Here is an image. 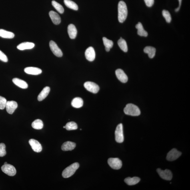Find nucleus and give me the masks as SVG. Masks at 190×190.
<instances>
[{"label":"nucleus","mask_w":190,"mask_h":190,"mask_svg":"<svg viewBox=\"0 0 190 190\" xmlns=\"http://www.w3.org/2000/svg\"><path fill=\"white\" fill-rule=\"evenodd\" d=\"M49 15L52 21L54 24L56 25H58L61 22V17L60 16L55 12L51 11L49 12Z\"/></svg>","instance_id":"nucleus-16"},{"label":"nucleus","mask_w":190,"mask_h":190,"mask_svg":"<svg viewBox=\"0 0 190 190\" xmlns=\"http://www.w3.org/2000/svg\"><path fill=\"white\" fill-rule=\"evenodd\" d=\"M7 102V101L5 98L0 96V110L5 109Z\"/></svg>","instance_id":"nucleus-35"},{"label":"nucleus","mask_w":190,"mask_h":190,"mask_svg":"<svg viewBox=\"0 0 190 190\" xmlns=\"http://www.w3.org/2000/svg\"><path fill=\"white\" fill-rule=\"evenodd\" d=\"M14 83L17 86L22 89H27L28 87L27 83L25 81L17 78H15L13 80Z\"/></svg>","instance_id":"nucleus-21"},{"label":"nucleus","mask_w":190,"mask_h":190,"mask_svg":"<svg viewBox=\"0 0 190 190\" xmlns=\"http://www.w3.org/2000/svg\"><path fill=\"white\" fill-rule=\"evenodd\" d=\"M29 143L31 145L32 149L37 153H39L42 151V147L39 142L36 140L31 139L29 141Z\"/></svg>","instance_id":"nucleus-13"},{"label":"nucleus","mask_w":190,"mask_h":190,"mask_svg":"<svg viewBox=\"0 0 190 190\" xmlns=\"http://www.w3.org/2000/svg\"><path fill=\"white\" fill-rule=\"evenodd\" d=\"M144 51L145 53L148 54L150 58L152 59L155 56L156 49L153 47L147 46L145 48Z\"/></svg>","instance_id":"nucleus-26"},{"label":"nucleus","mask_w":190,"mask_h":190,"mask_svg":"<svg viewBox=\"0 0 190 190\" xmlns=\"http://www.w3.org/2000/svg\"><path fill=\"white\" fill-rule=\"evenodd\" d=\"M0 37L5 39H11L15 37V34L11 32L0 29Z\"/></svg>","instance_id":"nucleus-25"},{"label":"nucleus","mask_w":190,"mask_h":190,"mask_svg":"<svg viewBox=\"0 0 190 190\" xmlns=\"http://www.w3.org/2000/svg\"><path fill=\"white\" fill-rule=\"evenodd\" d=\"M136 28L137 29L138 34L141 37H147L148 35L147 32L143 28L141 22H139L136 26Z\"/></svg>","instance_id":"nucleus-23"},{"label":"nucleus","mask_w":190,"mask_h":190,"mask_svg":"<svg viewBox=\"0 0 190 190\" xmlns=\"http://www.w3.org/2000/svg\"><path fill=\"white\" fill-rule=\"evenodd\" d=\"M83 100L79 97L75 98L72 101V106L75 108H80L83 107Z\"/></svg>","instance_id":"nucleus-22"},{"label":"nucleus","mask_w":190,"mask_h":190,"mask_svg":"<svg viewBox=\"0 0 190 190\" xmlns=\"http://www.w3.org/2000/svg\"><path fill=\"white\" fill-rule=\"evenodd\" d=\"M52 5L60 13H63L64 12L63 7L61 4L54 1H52Z\"/></svg>","instance_id":"nucleus-30"},{"label":"nucleus","mask_w":190,"mask_h":190,"mask_svg":"<svg viewBox=\"0 0 190 190\" xmlns=\"http://www.w3.org/2000/svg\"><path fill=\"white\" fill-rule=\"evenodd\" d=\"M35 47V44L29 42H25L20 44L17 46V48L21 51L33 48Z\"/></svg>","instance_id":"nucleus-18"},{"label":"nucleus","mask_w":190,"mask_h":190,"mask_svg":"<svg viewBox=\"0 0 190 190\" xmlns=\"http://www.w3.org/2000/svg\"><path fill=\"white\" fill-rule=\"evenodd\" d=\"M79 167L78 163H74L66 168L62 173V176L65 178H68L72 176Z\"/></svg>","instance_id":"nucleus-3"},{"label":"nucleus","mask_w":190,"mask_h":190,"mask_svg":"<svg viewBox=\"0 0 190 190\" xmlns=\"http://www.w3.org/2000/svg\"><path fill=\"white\" fill-rule=\"evenodd\" d=\"M7 162H5L4 163V164H7Z\"/></svg>","instance_id":"nucleus-40"},{"label":"nucleus","mask_w":190,"mask_h":190,"mask_svg":"<svg viewBox=\"0 0 190 190\" xmlns=\"http://www.w3.org/2000/svg\"><path fill=\"white\" fill-rule=\"evenodd\" d=\"M32 127L34 129L37 130H41L43 128V121L40 119H37L32 123Z\"/></svg>","instance_id":"nucleus-29"},{"label":"nucleus","mask_w":190,"mask_h":190,"mask_svg":"<svg viewBox=\"0 0 190 190\" xmlns=\"http://www.w3.org/2000/svg\"><path fill=\"white\" fill-rule=\"evenodd\" d=\"M103 39L104 45L105 47L108 48L110 49L113 48V41L108 39L107 38L105 37H103Z\"/></svg>","instance_id":"nucleus-32"},{"label":"nucleus","mask_w":190,"mask_h":190,"mask_svg":"<svg viewBox=\"0 0 190 190\" xmlns=\"http://www.w3.org/2000/svg\"><path fill=\"white\" fill-rule=\"evenodd\" d=\"M118 44L120 48L125 52H127L128 51V48L127 43L125 39L121 37V39L118 41Z\"/></svg>","instance_id":"nucleus-28"},{"label":"nucleus","mask_w":190,"mask_h":190,"mask_svg":"<svg viewBox=\"0 0 190 190\" xmlns=\"http://www.w3.org/2000/svg\"><path fill=\"white\" fill-rule=\"evenodd\" d=\"M108 163L112 168L118 170L121 168L122 163L121 160L117 158H111L108 160Z\"/></svg>","instance_id":"nucleus-6"},{"label":"nucleus","mask_w":190,"mask_h":190,"mask_svg":"<svg viewBox=\"0 0 190 190\" xmlns=\"http://www.w3.org/2000/svg\"><path fill=\"white\" fill-rule=\"evenodd\" d=\"M110 49L109 48L105 47V50L106 51L109 52L110 51Z\"/></svg>","instance_id":"nucleus-39"},{"label":"nucleus","mask_w":190,"mask_h":190,"mask_svg":"<svg viewBox=\"0 0 190 190\" xmlns=\"http://www.w3.org/2000/svg\"><path fill=\"white\" fill-rule=\"evenodd\" d=\"M182 0H179V7H178L175 10V11L176 12L178 11L179 10L180 8V7H181V3H182Z\"/></svg>","instance_id":"nucleus-38"},{"label":"nucleus","mask_w":190,"mask_h":190,"mask_svg":"<svg viewBox=\"0 0 190 190\" xmlns=\"http://www.w3.org/2000/svg\"><path fill=\"white\" fill-rule=\"evenodd\" d=\"M77 125L75 122L71 121L68 123L65 126V128L67 130H73L77 129Z\"/></svg>","instance_id":"nucleus-31"},{"label":"nucleus","mask_w":190,"mask_h":190,"mask_svg":"<svg viewBox=\"0 0 190 190\" xmlns=\"http://www.w3.org/2000/svg\"><path fill=\"white\" fill-rule=\"evenodd\" d=\"M86 59L89 61H93L95 57V53L93 48L90 47L86 50L85 52Z\"/></svg>","instance_id":"nucleus-12"},{"label":"nucleus","mask_w":190,"mask_h":190,"mask_svg":"<svg viewBox=\"0 0 190 190\" xmlns=\"http://www.w3.org/2000/svg\"><path fill=\"white\" fill-rule=\"evenodd\" d=\"M140 181V179L139 177H128L124 180L125 183L129 186L134 185L137 184Z\"/></svg>","instance_id":"nucleus-24"},{"label":"nucleus","mask_w":190,"mask_h":190,"mask_svg":"<svg viewBox=\"0 0 190 190\" xmlns=\"http://www.w3.org/2000/svg\"><path fill=\"white\" fill-rule=\"evenodd\" d=\"M157 171L160 177L164 180L168 181L171 180L172 179V173L169 170L166 169L163 171L159 168L157 169Z\"/></svg>","instance_id":"nucleus-8"},{"label":"nucleus","mask_w":190,"mask_h":190,"mask_svg":"<svg viewBox=\"0 0 190 190\" xmlns=\"http://www.w3.org/2000/svg\"><path fill=\"white\" fill-rule=\"evenodd\" d=\"M84 86L87 91L93 93H97L99 90V86L91 81H87L84 84Z\"/></svg>","instance_id":"nucleus-7"},{"label":"nucleus","mask_w":190,"mask_h":190,"mask_svg":"<svg viewBox=\"0 0 190 190\" xmlns=\"http://www.w3.org/2000/svg\"><path fill=\"white\" fill-rule=\"evenodd\" d=\"M181 154V152L178 151L177 149H173L167 154V159L170 161H175L178 159Z\"/></svg>","instance_id":"nucleus-10"},{"label":"nucleus","mask_w":190,"mask_h":190,"mask_svg":"<svg viewBox=\"0 0 190 190\" xmlns=\"http://www.w3.org/2000/svg\"><path fill=\"white\" fill-rule=\"evenodd\" d=\"M64 2L66 6L69 8L77 10L78 9V7L77 4L71 0H64Z\"/></svg>","instance_id":"nucleus-27"},{"label":"nucleus","mask_w":190,"mask_h":190,"mask_svg":"<svg viewBox=\"0 0 190 190\" xmlns=\"http://www.w3.org/2000/svg\"><path fill=\"white\" fill-rule=\"evenodd\" d=\"M124 111L126 115L137 116L141 114V111L137 106L132 104H129L126 105Z\"/></svg>","instance_id":"nucleus-2"},{"label":"nucleus","mask_w":190,"mask_h":190,"mask_svg":"<svg viewBox=\"0 0 190 190\" xmlns=\"http://www.w3.org/2000/svg\"><path fill=\"white\" fill-rule=\"evenodd\" d=\"M115 139L118 143H123L124 141L123 126L122 124L118 125L115 132Z\"/></svg>","instance_id":"nucleus-4"},{"label":"nucleus","mask_w":190,"mask_h":190,"mask_svg":"<svg viewBox=\"0 0 190 190\" xmlns=\"http://www.w3.org/2000/svg\"><path fill=\"white\" fill-rule=\"evenodd\" d=\"M1 169L4 173L11 177L15 176L16 174V170L15 167L10 164H4Z\"/></svg>","instance_id":"nucleus-5"},{"label":"nucleus","mask_w":190,"mask_h":190,"mask_svg":"<svg viewBox=\"0 0 190 190\" xmlns=\"http://www.w3.org/2000/svg\"><path fill=\"white\" fill-rule=\"evenodd\" d=\"M25 72L29 75H38L41 74L42 70L37 67H28L24 69Z\"/></svg>","instance_id":"nucleus-15"},{"label":"nucleus","mask_w":190,"mask_h":190,"mask_svg":"<svg viewBox=\"0 0 190 190\" xmlns=\"http://www.w3.org/2000/svg\"><path fill=\"white\" fill-rule=\"evenodd\" d=\"M0 60L2 61L7 63L8 59L7 56L0 50Z\"/></svg>","instance_id":"nucleus-36"},{"label":"nucleus","mask_w":190,"mask_h":190,"mask_svg":"<svg viewBox=\"0 0 190 190\" xmlns=\"http://www.w3.org/2000/svg\"><path fill=\"white\" fill-rule=\"evenodd\" d=\"M49 46L54 55L57 56V57H61L63 56V53L61 50L55 42L53 41H50Z\"/></svg>","instance_id":"nucleus-9"},{"label":"nucleus","mask_w":190,"mask_h":190,"mask_svg":"<svg viewBox=\"0 0 190 190\" xmlns=\"http://www.w3.org/2000/svg\"><path fill=\"white\" fill-rule=\"evenodd\" d=\"M49 87L47 86L44 88L39 93L37 97L38 101H42L47 97L50 91Z\"/></svg>","instance_id":"nucleus-20"},{"label":"nucleus","mask_w":190,"mask_h":190,"mask_svg":"<svg viewBox=\"0 0 190 190\" xmlns=\"http://www.w3.org/2000/svg\"><path fill=\"white\" fill-rule=\"evenodd\" d=\"M68 33L69 37L72 39H75L77 37V31L75 26L73 24H70L68 27Z\"/></svg>","instance_id":"nucleus-17"},{"label":"nucleus","mask_w":190,"mask_h":190,"mask_svg":"<svg viewBox=\"0 0 190 190\" xmlns=\"http://www.w3.org/2000/svg\"><path fill=\"white\" fill-rule=\"evenodd\" d=\"M115 75L118 79L122 83H125L127 82L128 77L123 70L117 69L115 71Z\"/></svg>","instance_id":"nucleus-14"},{"label":"nucleus","mask_w":190,"mask_h":190,"mask_svg":"<svg viewBox=\"0 0 190 190\" xmlns=\"http://www.w3.org/2000/svg\"><path fill=\"white\" fill-rule=\"evenodd\" d=\"M76 147V144L73 142L67 141L64 143L61 147V149L63 151H71Z\"/></svg>","instance_id":"nucleus-19"},{"label":"nucleus","mask_w":190,"mask_h":190,"mask_svg":"<svg viewBox=\"0 0 190 190\" xmlns=\"http://www.w3.org/2000/svg\"><path fill=\"white\" fill-rule=\"evenodd\" d=\"M162 15L167 23H170L171 22V15L168 11L166 10H163Z\"/></svg>","instance_id":"nucleus-33"},{"label":"nucleus","mask_w":190,"mask_h":190,"mask_svg":"<svg viewBox=\"0 0 190 190\" xmlns=\"http://www.w3.org/2000/svg\"><path fill=\"white\" fill-rule=\"evenodd\" d=\"M17 107V103L14 101H7L5 107L7 113L11 115L13 113Z\"/></svg>","instance_id":"nucleus-11"},{"label":"nucleus","mask_w":190,"mask_h":190,"mask_svg":"<svg viewBox=\"0 0 190 190\" xmlns=\"http://www.w3.org/2000/svg\"><path fill=\"white\" fill-rule=\"evenodd\" d=\"M7 153L6 151V146L4 144H0V157H3L5 156Z\"/></svg>","instance_id":"nucleus-34"},{"label":"nucleus","mask_w":190,"mask_h":190,"mask_svg":"<svg viewBox=\"0 0 190 190\" xmlns=\"http://www.w3.org/2000/svg\"><path fill=\"white\" fill-rule=\"evenodd\" d=\"M127 13V6L125 2L120 1L118 5V19L119 22L123 23L125 21Z\"/></svg>","instance_id":"nucleus-1"},{"label":"nucleus","mask_w":190,"mask_h":190,"mask_svg":"<svg viewBox=\"0 0 190 190\" xmlns=\"http://www.w3.org/2000/svg\"><path fill=\"white\" fill-rule=\"evenodd\" d=\"M147 7H151L153 5L154 0H144Z\"/></svg>","instance_id":"nucleus-37"},{"label":"nucleus","mask_w":190,"mask_h":190,"mask_svg":"<svg viewBox=\"0 0 190 190\" xmlns=\"http://www.w3.org/2000/svg\"><path fill=\"white\" fill-rule=\"evenodd\" d=\"M63 128H65V127H63Z\"/></svg>","instance_id":"nucleus-41"}]
</instances>
